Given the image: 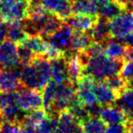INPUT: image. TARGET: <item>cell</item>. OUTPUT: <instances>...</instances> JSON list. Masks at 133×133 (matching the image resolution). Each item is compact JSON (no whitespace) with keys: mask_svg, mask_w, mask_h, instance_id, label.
<instances>
[{"mask_svg":"<svg viewBox=\"0 0 133 133\" xmlns=\"http://www.w3.org/2000/svg\"><path fill=\"white\" fill-rule=\"evenodd\" d=\"M126 46L127 45L111 37L104 42V54L112 58L123 59L126 51Z\"/></svg>","mask_w":133,"mask_h":133,"instance_id":"cb8c5ba5","label":"cell"},{"mask_svg":"<svg viewBox=\"0 0 133 133\" xmlns=\"http://www.w3.org/2000/svg\"><path fill=\"white\" fill-rule=\"evenodd\" d=\"M19 44L25 45L36 56H44L48 46L46 39L41 35H28Z\"/></svg>","mask_w":133,"mask_h":133,"instance_id":"603a6c76","label":"cell"},{"mask_svg":"<svg viewBox=\"0 0 133 133\" xmlns=\"http://www.w3.org/2000/svg\"><path fill=\"white\" fill-rule=\"evenodd\" d=\"M94 94L96 97L97 103L100 107L113 105L118 98V95L112 90L104 81L96 80L94 84Z\"/></svg>","mask_w":133,"mask_h":133,"instance_id":"9a60e30c","label":"cell"},{"mask_svg":"<svg viewBox=\"0 0 133 133\" xmlns=\"http://www.w3.org/2000/svg\"><path fill=\"white\" fill-rule=\"evenodd\" d=\"M124 11H133V0H113Z\"/></svg>","mask_w":133,"mask_h":133,"instance_id":"836d02e7","label":"cell"},{"mask_svg":"<svg viewBox=\"0 0 133 133\" xmlns=\"http://www.w3.org/2000/svg\"><path fill=\"white\" fill-rule=\"evenodd\" d=\"M23 88L17 69H0V92H13Z\"/></svg>","mask_w":133,"mask_h":133,"instance_id":"7c38bea8","label":"cell"},{"mask_svg":"<svg viewBox=\"0 0 133 133\" xmlns=\"http://www.w3.org/2000/svg\"><path fill=\"white\" fill-rule=\"evenodd\" d=\"M28 34L26 33V29L23 25V21L21 22H11L8 23V34H6V38L13 41L16 44L21 43Z\"/></svg>","mask_w":133,"mask_h":133,"instance_id":"484cf974","label":"cell"},{"mask_svg":"<svg viewBox=\"0 0 133 133\" xmlns=\"http://www.w3.org/2000/svg\"><path fill=\"white\" fill-rule=\"evenodd\" d=\"M72 33V28L64 22L53 34H51L49 37H46L45 39L49 45L66 54V52L70 51Z\"/></svg>","mask_w":133,"mask_h":133,"instance_id":"30bf717a","label":"cell"},{"mask_svg":"<svg viewBox=\"0 0 133 133\" xmlns=\"http://www.w3.org/2000/svg\"><path fill=\"white\" fill-rule=\"evenodd\" d=\"M105 133H127V127L124 124L108 125Z\"/></svg>","mask_w":133,"mask_h":133,"instance_id":"d6a6232c","label":"cell"},{"mask_svg":"<svg viewBox=\"0 0 133 133\" xmlns=\"http://www.w3.org/2000/svg\"><path fill=\"white\" fill-rule=\"evenodd\" d=\"M115 105L125 113L128 121L133 119V85L127 86V88L118 95L115 101Z\"/></svg>","mask_w":133,"mask_h":133,"instance_id":"e0dca14e","label":"cell"},{"mask_svg":"<svg viewBox=\"0 0 133 133\" xmlns=\"http://www.w3.org/2000/svg\"><path fill=\"white\" fill-rule=\"evenodd\" d=\"M123 64V59L112 58L104 53L91 56L84 69V76H89L95 80L102 81L109 77L119 75Z\"/></svg>","mask_w":133,"mask_h":133,"instance_id":"3957f363","label":"cell"},{"mask_svg":"<svg viewBox=\"0 0 133 133\" xmlns=\"http://www.w3.org/2000/svg\"><path fill=\"white\" fill-rule=\"evenodd\" d=\"M127 127V133H133V119H130L126 124Z\"/></svg>","mask_w":133,"mask_h":133,"instance_id":"74e56055","label":"cell"},{"mask_svg":"<svg viewBox=\"0 0 133 133\" xmlns=\"http://www.w3.org/2000/svg\"><path fill=\"white\" fill-rule=\"evenodd\" d=\"M26 112L17 105V91L0 92V116L3 120L15 122L20 125Z\"/></svg>","mask_w":133,"mask_h":133,"instance_id":"5b68a950","label":"cell"},{"mask_svg":"<svg viewBox=\"0 0 133 133\" xmlns=\"http://www.w3.org/2000/svg\"><path fill=\"white\" fill-rule=\"evenodd\" d=\"M49 61L51 65V79L57 83L69 82V68L66 56Z\"/></svg>","mask_w":133,"mask_h":133,"instance_id":"2e32d148","label":"cell"},{"mask_svg":"<svg viewBox=\"0 0 133 133\" xmlns=\"http://www.w3.org/2000/svg\"><path fill=\"white\" fill-rule=\"evenodd\" d=\"M124 62H127V61H133V46H126V51L125 55L123 57Z\"/></svg>","mask_w":133,"mask_h":133,"instance_id":"d590c367","label":"cell"},{"mask_svg":"<svg viewBox=\"0 0 133 133\" xmlns=\"http://www.w3.org/2000/svg\"><path fill=\"white\" fill-rule=\"evenodd\" d=\"M109 28L111 37L120 40L133 34V11H123L109 20Z\"/></svg>","mask_w":133,"mask_h":133,"instance_id":"8992f818","label":"cell"},{"mask_svg":"<svg viewBox=\"0 0 133 133\" xmlns=\"http://www.w3.org/2000/svg\"><path fill=\"white\" fill-rule=\"evenodd\" d=\"M40 4L45 9L63 22L72 14L70 0H40Z\"/></svg>","mask_w":133,"mask_h":133,"instance_id":"8fae6325","label":"cell"},{"mask_svg":"<svg viewBox=\"0 0 133 133\" xmlns=\"http://www.w3.org/2000/svg\"><path fill=\"white\" fill-rule=\"evenodd\" d=\"M98 17H99V16L98 17H91V16L88 15L71 14L64 22L69 25L73 30L89 32L97 23Z\"/></svg>","mask_w":133,"mask_h":133,"instance_id":"5bb4252c","label":"cell"},{"mask_svg":"<svg viewBox=\"0 0 133 133\" xmlns=\"http://www.w3.org/2000/svg\"><path fill=\"white\" fill-rule=\"evenodd\" d=\"M46 117V112L44 109H38L35 110L26 112L24 118L22 119L20 123L21 125L24 126H30L35 129L43 119Z\"/></svg>","mask_w":133,"mask_h":133,"instance_id":"83f0119b","label":"cell"},{"mask_svg":"<svg viewBox=\"0 0 133 133\" xmlns=\"http://www.w3.org/2000/svg\"><path fill=\"white\" fill-rule=\"evenodd\" d=\"M102 81L105 82L114 92H116L118 97V95L127 88V83H126L125 80H124L119 75L109 77V78H106V79L102 80Z\"/></svg>","mask_w":133,"mask_h":133,"instance_id":"f1b7e54d","label":"cell"},{"mask_svg":"<svg viewBox=\"0 0 133 133\" xmlns=\"http://www.w3.org/2000/svg\"><path fill=\"white\" fill-rule=\"evenodd\" d=\"M17 100L18 107L26 113L43 107L42 93L37 89L21 88L17 91Z\"/></svg>","mask_w":133,"mask_h":133,"instance_id":"52a82bcc","label":"cell"},{"mask_svg":"<svg viewBox=\"0 0 133 133\" xmlns=\"http://www.w3.org/2000/svg\"><path fill=\"white\" fill-rule=\"evenodd\" d=\"M30 2H35V1H38V0H29Z\"/></svg>","mask_w":133,"mask_h":133,"instance_id":"ab89813d","label":"cell"},{"mask_svg":"<svg viewBox=\"0 0 133 133\" xmlns=\"http://www.w3.org/2000/svg\"><path fill=\"white\" fill-rule=\"evenodd\" d=\"M98 117L106 123V125L124 124L128 122V118L125 113L116 105H109L101 107L98 112Z\"/></svg>","mask_w":133,"mask_h":133,"instance_id":"4fadbf2b","label":"cell"},{"mask_svg":"<svg viewBox=\"0 0 133 133\" xmlns=\"http://www.w3.org/2000/svg\"><path fill=\"white\" fill-rule=\"evenodd\" d=\"M110 1H112V0H93V2L98 6H103V5L107 4V3L110 2Z\"/></svg>","mask_w":133,"mask_h":133,"instance_id":"f35d334b","label":"cell"},{"mask_svg":"<svg viewBox=\"0 0 133 133\" xmlns=\"http://www.w3.org/2000/svg\"><path fill=\"white\" fill-rule=\"evenodd\" d=\"M17 52L21 65L29 64L36 57L35 54L23 44H17Z\"/></svg>","mask_w":133,"mask_h":133,"instance_id":"f546056e","label":"cell"},{"mask_svg":"<svg viewBox=\"0 0 133 133\" xmlns=\"http://www.w3.org/2000/svg\"><path fill=\"white\" fill-rule=\"evenodd\" d=\"M96 80L89 76H84L76 85V96L78 101L87 109L97 105L94 94V84Z\"/></svg>","mask_w":133,"mask_h":133,"instance_id":"9c48e42d","label":"cell"},{"mask_svg":"<svg viewBox=\"0 0 133 133\" xmlns=\"http://www.w3.org/2000/svg\"><path fill=\"white\" fill-rule=\"evenodd\" d=\"M17 70L25 88L41 91L51 80L50 61L44 56H36L29 64L20 65Z\"/></svg>","mask_w":133,"mask_h":133,"instance_id":"7a4b0ae2","label":"cell"},{"mask_svg":"<svg viewBox=\"0 0 133 133\" xmlns=\"http://www.w3.org/2000/svg\"><path fill=\"white\" fill-rule=\"evenodd\" d=\"M123 41L126 43V44L128 45V46H133V34H131V35H129V37H125V38L123 39Z\"/></svg>","mask_w":133,"mask_h":133,"instance_id":"8d00e7d4","label":"cell"},{"mask_svg":"<svg viewBox=\"0 0 133 133\" xmlns=\"http://www.w3.org/2000/svg\"><path fill=\"white\" fill-rule=\"evenodd\" d=\"M0 133H21L20 125L15 122L3 120L0 125Z\"/></svg>","mask_w":133,"mask_h":133,"instance_id":"1f68e13d","label":"cell"},{"mask_svg":"<svg viewBox=\"0 0 133 133\" xmlns=\"http://www.w3.org/2000/svg\"><path fill=\"white\" fill-rule=\"evenodd\" d=\"M8 22L6 21H0V42L6 38V34H8Z\"/></svg>","mask_w":133,"mask_h":133,"instance_id":"e575fe53","label":"cell"},{"mask_svg":"<svg viewBox=\"0 0 133 133\" xmlns=\"http://www.w3.org/2000/svg\"><path fill=\"white\" fill-rule=\"evenodd\" d=\"M29 0H0V16L6 22H21L28 17Z\"/></svg>","mask_w":133,"mask_h":133,"instance_id":"277c9868","label":"cell"},{"mask_svg":"<svg viewBox=\"0 0 133 133\" xmlns=\"http://www.w3.org/2000/svg\"><path fill=\"white\" fill-rule=\"evenodd\" d=\"M78 126L79 122L69 109L61 111L57 116V133H74Z\"/></svg>","mask_w":133,"mask_h":133,"instance_id":"ac0fdd59","label":"cell"},{"mask_svg":"<svg viewBox=\"0 0 133 133\" xmlns=\"http://www.w3.org/2000/svg\"><path fill=\"white\" fill-rule=\"evenodd\" d=\"M89 34L92 37L94 42L104 43L109 40V38H111L109 28V21L99 17L95 26L89 31Z\"/></svg>","mask_w":133,"mask_h":133,"instance_id":"7402d4cb","label":"cell"},{"mask_svg":"<svg viewBox=\"0 0 133 133\" xmlns=\"http://www.w3.org/2000/svg\"><path fill=\"white\" fill-rule=\"evenodd\" d=\"M123 11L124 10L117 3H115L114 1H110V2L99 6V8H98V16L109 21L110 19L114 18V17H118Z\"/></svg>","mask_w":133,"mask_h":133,"instance_id":"4316f807","label":"cell"},{"mask_svg":"<svg viewBox=\"0 0 133 133\" xmlns=\"http://www.w3.org/2000/svg\"><path fill=\"white\" fill-rule=\"evenodd\" d=\"M72 14L98 17V8L93 0H74L71 1Z\"/></svg>","mask_w":133,"mask_h":133,"instance_id":"44dd1931","label":"cell"},{"mask_svg":"<svg viewBox=\"0 0 133 133\" xmlns=\"http://www.w3.org/2000/svg\"><path fill=\"white\" fill-rule=\"evenodd\" d=\"M79 124L85 133H105L107 128L106 123L98 116H89Z\"/></svg>","mask_w":133,"mask_h":133,"instance_id":"d4e9b609","label":"cell"},{"mask_svg":"<svg viewBox=\"0 0 133 133\" xmlns=\"http://www.w3.org/2000/svg\"><path fill=\"white\" fill-rule=\"evenodd\" d=\"M94 42L89 32L76 31L73 30L71 36L70 51L72 53H78L87 50L90 45Z\"/></svg>","mask_w":133,"mask_h":133,"instance_id":"ffe728a7","label":"cell"},{"mask_svg":"<svg viewBox=\"0 0 133 133\" xmlns=\"http://www.w3.org/2000/svg\"><path fill=\"white\" fill-rule=\"evenodd\" d=\"M66 57L68 60L69 82L76 86L84 77V66L78 58L77 53H72L70 55L66 54Z\"/></svg>","mask_w":133,"mask_h":133,"instance_id":"d6986e66","label":"cell"},{"mask_svg":"<svg viewBox=\"0 0 133 133\" xmlns=\"http://www.w3.org/2000/svg\"><path fill=\"white\" fill-rule=\"evenodd\" d=\"M20 65L17 45L8 38L0 42V69H15Z\"/></svg>","mask_w":133,"mask_h":133,"instance_id":"ba28073f","label":"cell"},{"mask_svg":"<svg viewBox=\"0 0 133 133\" xmlns=\"http://www.w3.org/2000/svg\"><path fill=\"white\" fill-rule=\"evenodd\" d=\"M43 107L46 115L57 117L76 99V86L71 82L57 83L50 80L42 90Z\"/></svg>","mask_w":133,"mask_h":133,"instance_id":"6da1fadb","label":"cell"},{"mask_svg":"<svg viewBox=\"0 0 133 133\" xmlns=\"http://www.w3.org/2000/svg\"><path fill=\"white\" fill-rule=\"evenodd\" d=\"M119 76L125 80L127 86L133 85V61L124 62L120 69Z\"/></svg>","mask_w":133,"mask_h":133,"instance_id":"4dcf8cb0","label":"cell"},{"mask_svg":"<svg viewBox=\"0 0 133 133\" xmlns=\"http://www.w3.org/2000/svg\"><path fill=\"white\" fill-rule=\"evenodd\" d=\"M70 1H74V0H70Z\"/></svg>","mask_w":133,"mask_h":133,"instance_id":"60d3db41","label":"cell"}]
</instances>
